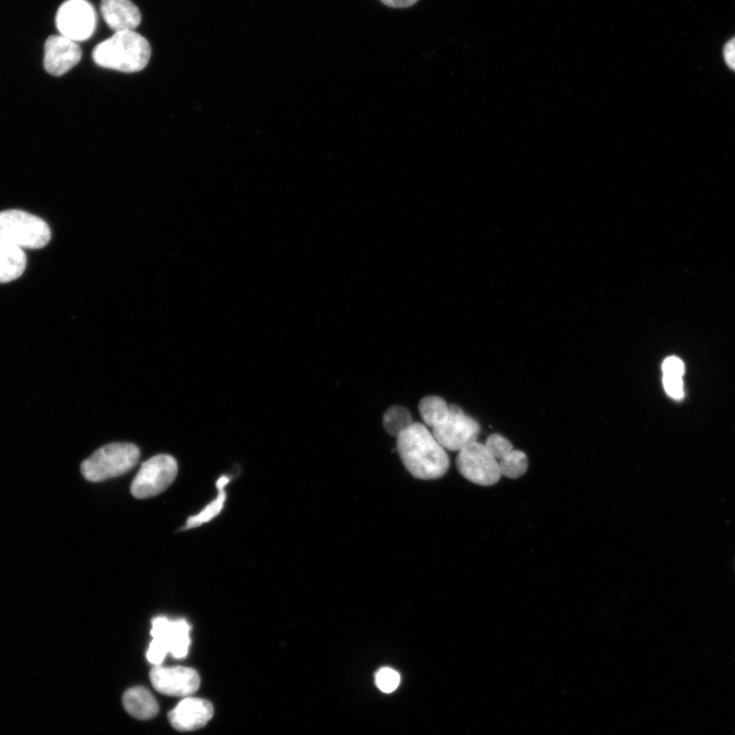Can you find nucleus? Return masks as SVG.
<instances>
[{"mask_svg": "<svg viewBox=\"0 0 735 735\" xmlns=\"http://www.w3.org/2000/svg\"><path fill=\"white\" fill-rule=\"evenodd\" d=\"M424 423L432 428L438 444L446 450L460 452L477 441L481 431L479 423L457 405H448L436 396L424 398L419 404Z\"/></svg>", "mask_w": 735, "mask_h": 735, "instance_id": "f257e3e1", "label": "nucleus"}, {"mask_svg": "<svg viewBox=\"0 0 735 735\" xmlns=\"http://www.w3.org/2000/svg\"><path fill=\"white\" fill-rule=\"evenodd\" d=\"M397 449L410 474L421 480L445 476L450 468L446 449L422 423H414L397 437Z\"/></svg>", "mask_w": 735, "mask_h": 735, "instance_id": "f03ea898", "label": "nucleus"}, {"mask_svg": "<svg viewBox=\"0 0 735 735\" xmlns=\"http://www.w3.org/2000/svg\"><path fill=\"white\" fill-rule=\"evenodd\" d=\"M92 57L102 68L136 73L149 65L152 48L150 42L135 31L116 32L94 48Z\"/></svg>", "mask_w": 735, "mask_h": 735, "instance_id": "7ed1b4c3", "label": "nucleus"}, {"mask_svg": "<svg viewBox=\"0 0 735 735\" xmlns=\"http://www.w3.org/2000/svg\"><path fill=\"white\" fill-rule=\"evenodd\" d=\"M51 239L52 230L41 218L20 210L0 212V240L23 250H40Z\"/></svg>", "mask_w": 735, "mask_h": 735, "instance_id": "20e7f679", "label": "nucleus"}, {"mask_svg": "<svg viewBox=\"0 0 735 735\" xmlns=\"http://www.w3.org/2000/svg\"><path fill=\"white\" fill-rule=\"evenodd\" d=\"M152 624L153 641L146 653L151 664L161 666L168 654L175 659L187 657L191 644V626L186 620L157 617Z\"/></svg>", "mask_w": 735, "mask_h": 735, "instance_id": "39448f33", "label": "nucleus"}, {"mask_svg": "<svg viewBox=\"0 0 735 735\" xmlns=\"http://www.w3.org/2000/svg\"><path fill=\"white\" fill-rule=\"evenodd\" d=\"M139 449L132 444H112L97 450L81 465L84 478L101 482L128 473L138 463Z\"/></svg>", "mask_w": 735, "mask_h": 735, "instance_id": "423d86ee", "label": "nucleus"}, {"mask_svg": "<svg viewBox=\"0 0 735 735\" xmlns=\"http://www.w3.org/2000/svg\"><path fill=\"white\" fill-rule=\"evenodd\" d=\"M178 474L176 460L159 455L142 464L131 485V494L139 500L151 499L164 493Z\"/></svg>", "mask_w": 735, "mask_h": 735, "instance_id": "0eeeda50", "label": "nucleus"}, {"mask_svg": "<svg viewBox=\"0 0 735 735\" xmlns=\"http://www.w3.org/2000/svg\"><path fill=\"white\" fill-rule=\"evenodd\" d=\"M456 463L463 477L481 486L495 485L503 476L499 463L489 453L486 446L478 441L462 449Z\"/></svg>", "mask_w": 735, "mask_h": 735, "instance_id": "6e6552de", "label": "nucleus"}, {"mask_svg": "<svg viewBox=\"0 0 735 735\" xmlns=\"http://www.w3.org/2000/svg\"><path fill=\"white\" fill-rule=\"evenodd\" d=\"M57 28L75 42L87 40L95 31L96 13L86 0H68L58 11Z\"/></svg>", "mask_w": 735, "mask_h": 735, "instance_id": "1a4fd4ad", "label": "nucleus"}, {"mask_svg": "<svg viewBox=\"0 0 735 735\" xmlns=\"http://www.w3.org/2000/svg\"><path fill=\"white\" fill-rule=\"evenodd\" d=\"M154 688L161 694L187 698L200 689L201 677L192 668L156 666L150 674Z\"/></svg>", "mask_w": 735, "mask_h": 735, "instance_id": "9d476101", "label": "nucleus"}, {"mask_svg": "<svg viewBox=\"0 0 735 735\" xmlns=\"http://www.w3.org/2000/svg\"><path fill=\"white\" fill-rule=\"evenodd\" d=\"M81 58L78 43L61 34L51 36L45 42L43 66L48 74L63 76L77 66Z\"/></svg>", "mask_w": 735, "mask_h": 735, "instance_id": "9b49d317", "label": "nucleus"}, {"mask_svg": "<svg viewBox=\"0 0 735 735\" xmlns=\"http://www.w3.org/2000/svg\"><path fill=\"white\" fill-rule=\"evenodd\" d=\"M213 715L214 707L209 701L187 697L169 713V720L179 731H194L205 727Z\"/></svg>", "mask_w": 735, "mask_h": 735, "instance_id": "f8f14e48", "label": "nucleus"}, {"mask_svg": "<svg viewBox=\"0 0 735 735\" xmlns=\"http://www.w3.org/2000/svg\"><path fill=\"white\" fill-rule=\"evenodd\" d=\"M101 13L115 33L134 31L141 23V14L131 0H103Z\"/></svg>", "mask_w": 735, "mask_h": 735, "instance_id": "ddd939ff", "label": "nucleus"}, {"mask_svg": "<svg viewBox=\"0 0 735 735\" xmlns=\"http://www.w3.org/2000/svg\"><path fill=\"white\" fill-rule=\"evenodd\" d=\"M27 266L23 249L0 240V283H9L20 278Z\"/></svg>", "mask_w": 735, "mask_h": 735, "instance_id": "4468645a", "label": "nucleus"}, {"mask_svg": "<svg viewBox=\"0 0 735 735\" xmlns=\"http://www.w3.org/2000/svg\"><path fill=\"white\" fill-rule=\"evenodd\" d=\"M126 711L136 719L147 720L159 713V704L149 690L136 686L128 690L123 697Z\"/></svg>", "mask_w": 735, "mask_h": 735, "instance_id": "2eb2a0df", "label": "nucleus"}, {"mask_svg": "<svg viewBox=\"0 0 735 735\" xmlns=\"http://www.w3.org/2000/svg\"><path fill=\"white\" fill-rule=\"evenodd\" d=\"M229 482H230V478L227 476H222L219 478V480L217 481V488L219 490L217 499H215L213 502L207 505L204 508V510L200 512L198 515H194L188 518L184 529L200 527L212 521L222 512L224 508V504L226 502V498H227L226 493H225V486Z\"/></svg>", "mask_w": 735, "mask_h": 735, "instance_id": "dca6fc26", "label": "nucleus"}, {"mask_svg": "<svg viewBox=\"0 0 735 735\" xmlns=\"http://www.w3.org/2000/svg\"><path fill=\"white\" fill-rule=\"evenodd\" d=\"M414 424L410 411L401 406L389 408L383 416V426L386 432L398 437L403 431Z\"/></svg>", "mask_w": 735, "mask_h": 735, "instance_id": "f3484780", "label": "nucleus"}, {"mask_svg": "<svg viewBox=\"0 0 735 735\" xmlns=\"http://www.w3.org/2000/svg\"><path fill=\"white\" fill-rule=\"evenodd\" d=\"M503 476L517 479L523 476L528 469V459L525 453L513 450L499 462Z\"/></svg>", "mask_w": 735, "mask_h": 735, "instance_id": "a211bd4d", "label": "nucleus"}, {"mask_svg": "<svg viewBox=\"0 0 735 735\" xmlns=\"http://www.w3.org/2000/svg\"><path fill=\"white\" fill-rule=\"evenodd\" d=\"M484 445L498 463L514 450L510 441L500 434L490 435Z\"/></svg>", "mask_w": 735, "mask_h": 735, "instance_id": "6ab92c4d", "label": "nucleus"}, {"mask_svg": "<svg viewBox=\"0 0 735 735\" xmlns=\"http://www.w3.org/2000/svg\"><path fill=\"white\" fill-rule=\"evenodd\" d=\"M375 681L380 691L390 694L398 689L401 682V676L394 669L382 668L376 673Z\"/></svg>", "mask_w": 735, "mask_h": 735, "instance_id": "aec40b11", "label": "nucleus"}, {"mask_svg": "<svg viewBox=\"0 0 735 735\" xmlns=\"http://www.w3.org/2000/svg\"><path fill=\"white\" fill-rule=\"evenodd\" d=\"M663 385L667 395L674 400H680L684 396L682 377L663 376Z\"/></svg>", "mask_w": 735, "mask_h": 735, "instance_id": "412c9836", "label": "nucleus"}, {"mask_svg": "<svg viewBox=\"0 0 735 735\" xmlns=\"http://www.w3.org/2000/svg\"><path fill=\"white\" fill-rule=\"evenodd\" d=\"M662 372L663 376L682 377L684 374V364L677 357H669L663 362Z\"/></svg>", "mask_w": 735, "mask_h": 735, "instance_id": "4be33fe9", "label": "nucleus"}, {"mask_svg": "<svg viewBox=\"0 0 735 735\" xmlns=\"http://www.w3.org/2000/svg\"><path fill=\"white\" fill-rule=\"evenodd\" d=\"M723 56L726 65L735 72V37L725 44Z\"/></svg>", "mask_w": 735, "mask_h": 735, "instance_id": "5701e85b", "label": "nucleus"}, {"mask_svg": "<svg viewBox=\"0 0 735 735\" xmlns=\"http://www.w3.org/2000/svg\"><path fill=\"white\" fill-rule=\"evenodd\" d=\"M382 4L395 9H404L414 6L418 0H381Z\"/></svg>", "mask_w": 735, "mask_h": 735, "instance_id": "b1692460", "label": "nucleus"}]
</instances>
